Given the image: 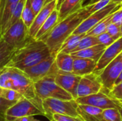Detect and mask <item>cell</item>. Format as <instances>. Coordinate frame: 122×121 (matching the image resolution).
<instances>
[{
  "label": "cell",
  "instance_id": "1",
  "mask_svg": "<svg viewBox=\"0 0 122 121\" xmlns=\"http://www.w3.org/2000/svg\"><path fill=\"white\" fill-rule=\"evenodd\" d=\"M90 15L91 14L87 7L81 8L59 21L53 29L41 39V41H44L47 45L52 56H56L64 41L72 34L79 25Z\"/></svg>",
  "mask_w": 122,
  "mask_h": 121
},
{
  "label": "cell",
  "instance_id": "2",
  "mask_svg": "<svg viewBox=\"0 0 122 121\" xmlns=\"http://www.w3.org/2000/svg\"><path fill=\"white\" fill-rule=\"evenodd\" d=\"M51 56V51L44 41L29 39L23 46L16 49L7 66L24 70L31 67Z\"/></svg>",
  "mask_w": 122,
  "mask_h": 121
},
{
  "label": "cell",
  "instance_id": "3",
  "mask_svg": "<svg viewBox=\"0 0 122 121\" xmlns=\"http://www.w3.org/2000/svg\"><path fill=\"white\" fill-rule=\"evenodd\" d=\"M0 86L16 91L29 100L42 103L36 95L34 83L19 68L7 66L1 68Z\"/></svg>",
  "mask_w": 122,
  "mask_h": 121
},
{
  "label": "cell",
  "instance_id": "4",
  "mask_svg": "<svg viewBox=\"0 0 122 121\" xmlns=\"http://www.w3.org/2000/svg\"><path fill=\"white\" fill-rule=\"evenodd\" d=\"M42 107L46 117L50 120L54 114H61L81 118L79 112V104L76 99L61 100L49 98L42 101Z\"/></svg>",
  "mask_w": 122,
  "mask_h": 121
},
{
  "label": "cell",
  "instance_id": "5",
  "mask_svg": "<svg viewBox=\"0 0 122 121\" xmlns=\"http://www.w3.org/2000/svg\"><path fill=\"white\" fill-rule=\"evenodd\" d=\"M34 116H45L42 103L23 98L6 109L4 118L5 121H9L16 118Z\"/></svg>",
  "mask_w": 122,
  "mask_h": 121
},
{
  "label": "cell",
  "instance_id": "6",
  "mask_svg": "<svg viewBox=\"0 0 122 121\" xmlns=\"http://www.w3.org/2000/svg\"><path fill=\"white\" fill-rule=\"evenodd\" d=\"M34 88L37 98L41 101L52 98L61 100H71L74 97L55 81L54 77H45L34 83Z\"/></svg>",
  "mask_w": 122,
  "mask_h": 121
},
{
  "label": "cell",
  "instance_id": "7",
  "mask_svg": "<svg viewBox=\"0 0 122 121\" xmlns=\"http://www.w3.org/2000/svg\"><path fill=\"white\" fill-rule=\"evenodd\" d=\"M122 72V52L98 74L102 85V91L108 93L115 86Z\"/></svg>",
  "mask_w": 122,
  "mask_h": 121
},
{
  "label": "cell",
  "instance_id": "8",
  "mask_svg": "<svg viewBox=\"0 0 122 121\" xmlns=\"http://www.w3.org/2000/svg\"><path fill=\"white\" fill-rule=\"evenodd\" d=\"M34 83L45 78L54 77L59 73L55 63V56H50L36 65L23 70Z\"/></svg>",
  "mask_w": 122,
  "mask_h": 121
},
{
  "label": "cell",
  "instance_id": "9",
  "mask_svg": "<svg viewBox=\"0 0 122 121\" xmlns=\"http://www.w3.org/2000/svg\"><path fill=\"white\" fill-rule=\"evenodd\" d=\"M0 36L5 42L16 49L23 46L29 39H31L29 35L28 28L21 19L6 29Z\"/></svg>",
  "mask_w": 122,
  "mask_h": 121
},
{
  "label": "cell",
  "instance_id": "10",
  "mask_svg": "<svg viewBox=\"0 0 122 121\" xmlns=\"http://www.w3.org/2000/svg\"><path fill=\"white\" fill-rule=\"evenodd\" d=\"M122 7L121 4L110 2L104 8L92 14L88 18L84 20L73 32L74 34H86L95 25L108 15L115 12Z\"/></svg>",
  "mask_w": 122,
  "mask_h": 121
},
{
  "label": "cell",
  "instance_id": "11",
  "mask_svg": "<svg viewBox=\"0 0 122 121\" xmlns=\"http://www.w3.org/2000/svg\"><path fill=\"white\" fill-rule=\"evenodd\" d=\"M76 101L78 104L90 105L99 108L102 110L119 108L121 106L118 101L102 91L90 96L77 98Z\"/></svg>",
  "mask_w": 122,
  "mask_h": 121
},
{
  "label": "cell",
  "instance_id": "12",
  "mask_svg": "<svg viewBox=\"0 0 122 121\" xmlns=\"http://www.w3.org/2000/svg\"><path fill=\"white\" fill-rule=\"evenodd\" d=\"M102 90V85L96 73L81 76L76 89V98L97 93Z\"/></svg>",
  "mask_w": 122,
  "mask_h": 121
},
{
  "label": "cell",
  "instance_id": "13",
  "mask_svg": "<svg viewBox=\"0 0 122 121\" xmlns=\"http://www.w3.org/2000/svg\"><path fill=\"white\" fill-rule=\"evenodd\" d=\"M81 76L73 73H59L55 76L56 83L66 91L69 93L74 99H76V89Z\"/></svg>",
  "mask_w": 122,
  "mask_h": 121
},
{
  "label": "cell",
  "instance_id": "14",
  "mask_svg": "<svg viewBox=\"0 0 122 121\" xmlns=\"http://www.w3.org/2000/svg\"><path fill=\"white\" fill-rule=\"evenodd\" d=\"M122 52V36L116 40L110 46H107L103 55L98 61L94 73L101 72L113 59Z\"/></svg>",
  "mask_w": 122,
  "mask_h": 121
},
{
  "label": "cell",
  "instance_id": "15",
  "mask_svg": "<svg viewBox=\"0 0 122 121\" xmlns=\"http://www.w3.org/2000/svg\"><path fill=\"white\" fill-rule=\"evenodd\" d=\"M56 4L57 0H54L46 4L41 9V10L36 15L33 23L29 28V35L31 38H35L36 33L38 32L41 26L43 25L44 21L49 16L51 12L55 9H56Z\"/></svg>",
  "mask_w": 122,
  "mask_h": 121
},
{
  "label": "cell",
  "instance_id": "16",
  "mask_svg": "<svg viewBox=\"0 0 122 121\" xmlns=\"http://www.w3.org/2000/svg\"><path fill=\"white\" fill-rule=\"evenodd\" d=\"M97 62L93 59L74 56L73 73L83 76L94 72Z\"/></svg>",
  "mask_w": 122,
  "mask_h": 121
},
{
  "label": "cell",
  "instance_id": "17",
  "mask_svg": "<svg viewBox=\"0 0 122 121\" xmlns=\"http://www.w3.org/2000/svg\"><path fill=\"white\" fill-rule=\"evenodd\" d=\"M106 48H107L106 46L99 44L95 45L94 46L71 53L70 54H71L73 56H75V57L86 58L93 59L95 61L98 62V61L100 59V58L103 55L104 52L105 51Z\"/></svg>",
  "mask_w": 122,
  "mask_h": 121
},
{
  "label": "cell",
  "instance_id": "18",
  "mask_svg": "<svg viewBox=\"0 0 122 121\" xmlns=\"http://www.w3.org/2000/svg\"><path fill=\"white\" fill-rule=\"evenodd\" d=\"M19 0H3L0 8V35Z\"/></svg>",
  "mask_w": 122,
  "mask_h": 121
},
{
  "label": "cell",
  "instance_id": "19",
  "mask_svg": "<svg viewBox=\"0 0 122 121\" xmlns=\"http://www.w3.org/2000/svg\"><path fill=\"white\" fill-rule=\"evenodd\" d=\"M59 23V11L55 9L44 21L35 36V39L41 40Z\"/></svg>",
  "mask_w": 122,
  "mask_h": 121
},
{
  "label": "cell",
  "instance_id": "20",
  "mask_svg": "<svg viewBox=\"0 0 122 121\" xmlns=\"http://www.w3.org/2000/svg\"><path fill=\"white\" fill-rule=\"evenodd\" d=\"M55 63L61 72L73 73L74 56L71 54L59 51L55 56Z\"/></svg>",
  "mask_w": 122,
  "mask_h": 121
},
{
  "label": "cell",
  "instance_id": "21",
  "mask_svg": "<svg viewBox=\"0 0 122 121\" xmlns=\"http://www.w3.org/2000/svg\"><path fill=\"white\" fill-rule=\"evenodd\" d=\"M81 0H64L58 9L59 22L80 9L81 8Z\"/></svg>",
  "mask_w": 122,
  "mask_h": 121
},
{
  "label": "cell",
  "instance_id": "22",
  "mask_svg": "<svg viewBox=\"0 0 122 121\" xmlns=\"http://www.w3.org/2000/svg\"><path fill=\"white\" fill-rule=\"evenodd\" d=\"M16 48L8 44L0 36V68L6 66L11 59Z\"/></svg>",
  "mask_w": 122,
  "mask_h": 121
},
{
  "label": "cell",
  "instance_id": "23",
  "mask_svg": "<svg viewBox=\"0 0 122 121\" xmlns=\"http://www.w3.org/2000/svg\"><path fill=\"white\" fill-rule=\"evenodd\" d=\"M86 34H71L63 43L59 51L66 53H71L78 46L81 39Z\"/></svg>",
  "mask_w": 122,
  "mask_h": 121
},
{
  "label": "cell",
  "instance_id": "24",
  "mask_svg": "<svg viewBox=\"0 0 122 121\" xmlns=\"http://www.w3.org/2000/svg\"><path fill=\"white\" fill-rule=\"evenodd\" d=\"M114 13L108 15L107 16L104 18L102 20H101L97 25H95L90 31H89L86 33V35L97 36L100 35L101 34L107 31L108 25L112 22V15Z\"/></svg>",
  "mask_w": 122,
  "mask_h": 121
},
{
  "label": "cell",
  "instance_id": "25",
  "mask_svg": "<svg viewBox=\"0 0 122 121\" xmlns=\"http://www.w3.org/2000/svg\"><path fill=\"white\" fill-rule=\"evenodd\" d=\"M36 14H34L32 8H31V1L30 0H26L21 16V19L23 21V22L24 23V24L26 26V27L29 28L31 26V24L33 23L34 19H35Z\"/></svg>",
  "mask_w": 122,
  "mask_h": 121
},
{
  "label": "cell",
  "instance_id": "26",
  "mask_svg": "<svg viewBox=\"0 0 122 121\" xmlns=\"http://www.w3.org/2000/svg\"><path fill=\"white\" fill-rule=\"evenodd\" d=\"M26 0H19V1L18 2L16 8L14 9L12 14H11V18L9 19V20L8 21L7 24H6L0 36H1L5 31L6 29H8L11 25H13L14 23H16L19 19H21V14H22V11H23V9H24V5H25V3H26Z\"/></svg>",
  "mask_w": 122,
  "mask_h": 121
},
{
  "label": "cell",
  "instance_id": "27",
  "mask_svg": "<svg viewBox=\"0 0 122 121\" xmlns=\"http://www.w3.org/2000/svg\"><path fill=\"white\" fill-rule=\"evenodd\" d=\"M99 44L100 43L97 39V36H89V35L86 34V36H84L81 39V40L79 41L78 46H76V48L74 50V51L72 53L80 51V50H83V49H85V48H89L92 46H94Z\"/></svg>",
  "mask_w": 122,
  "mask_h": 121
},
{
  "label": "cell",
  "instance_id": "28",
  "mask_svg": "<svg viewBox=\"0 0 122 121\" xmlns=\"http://www.w3.org/2000/svg\"><path fill=\"white\" fill-rule=\"evenodd\" d=\"M102 120V121H122L119 108H114L103 110Z\"/></svg>",
  "mask_w": 122,
  "mask_h": 121
},
{
  "label": "cell",
  "instance_id": "29",
  "mask_svg": "<svg viewBox=\"0 0 122 121\" xmlns=\"http://www.w3.org/2000/svg\"><path fill=\"white\" fill-rule=\"evenodd\" d=\"M107 94L122 106V81L116 84Z\"/></svg>",
  "mask_w": 122,
  "mask_h": 121
},
{
  "label": "cell",
  "instance_id": "30",
  "mask_svg": "<svg viewBox=\"0 0 122 121\" xmlns=\"http://www.w3.org/2000/svg\"><path fill=\"white\" fill-rule=\"evenodd\" d=\"M107 31L114 38L115 41L119 39L120 37L122 36L121 34V26L115 24H113L112 22L108 25Z\"/></svg>",
  "mask_w": 122,
  "mask_h": 121
},
{
  "label": "cell",
  "instance_id": "31",
  "mask_svg": "<svg viewBox=\"0 0 122 121\" xmlns=\"http://www.w3.org/2000/svg\"><path fill=\"white\" fill-rule=\"evenodd\" d=\"M111 2V0H100L93 4H91L88 6H86L90 12V14H93L103 8H104L105 6H107L109 3Z\"/></svg>",
  "mask_w": 122,
  "mask_h": 121
},
{
  "label": "cell",
  "instance_id": "32",
  "mask_svg": "<svg viewBox=\"0 0 122 121\" xmlns=\"http://www.w3.org/2000/svg\"><path fill=\"white\" fill-rule=\"evenodd\" d=\"M97 39L101 44H103L107 47L110 46L112 44H113L115 41L114 38L107 31H105L101 34L100 35L97 36Z\"/></svg>",
  "mask_w": 122,
  "mask_h": 121
},
{
  "label": "cell",
  "instance_id": "33",
  "mask_svg": "<svg viewBox=\"0 0 122 121\" xmlns=\"http://www.w3.org/2000/svg\"><path fill=\"white\" fill-rule=\"evenodd\" d=\"M51 120H54L55 121H83L81 118H79L61 114H54Z\"/></svg>",
  "mask_w": 122,
  "mask_h": 121
},
{
  "label": "cell",
  "instance_id": "34",
  "mask_svg": "<svg viewBox=\"0 0 122 121\" xmlns=\"http://www.w3.org/2000/svg\"><path fill=\"white\" fill-rule=\"evenodd\" d=\"M30 1H31V8L34 14L36 15L45 5L46 0H30Z\"/></svg>",
  "mask_w": 122,
  "mask_h": 121
},
{
  "label": "cell",
  "instance_id": "35",
  "mask_svg": "<svg viewBox=\"0 0 122 121\" xmlns=\"http://www.w3.org/2000/svg\"><path fill=\"white\" fill-rule=\"evenodd\" d=\"M14 103L16 102L10 101H8L6 99H4L0 97V116H4V113L6 111V109L9 108L10 106H11Z\"/></svg>",
  "mask_w": 122,
  "mask_h": 121
},
{
  "label": "cell",
  "instance_id": "36",
  "mask_svg": "<svg viewBox=\"0 0 122 121\" xmlns=\"http://www.w3.org/2000/svg\"><path fill=\"white\" fill-rule=\"evenodd\" d=\"M112 23L115 24L119 26L122 25V7H121L119 9L116 11L112 18Z\"/></svg>",
  "mask_w": 122,
  "mask_h": 121
},
{
  "label": "cell",
  "instance_id": "37",
  "mask_svg": "<svg viewBox=\"0 0 122 121\" xmlns=\"http://www.w3.org/2000/svg\"><path fill=\"white\" fill-rule=\"evenodd\" d=\"M34 116H25V117H20L12 119L9 121H32L34 119Z\"/></svg>",
  "mask_w": 122,
  "mask_h": 121
},
{
  "label": "cell",
  "instance_id": "38",
  "mask_svg": "<svg viewBox=\"0 0 122 121\" xmlns=\"http://www.w3.org/2000/svg\"><path fill=\"white\" fill-rule=\"evenodd\" d=\"M91 1L92 0H81V8H84V7L88 6L91 2Z\"/></svg>",
  "mask_w": 122,
  "mask_h": 121
},
{
  "label": "cell",
  "instance_id": "39",
  "mask_svg": "<svg viewBox=\"0 0 122 121\" xmlns=\"http://www.w3.org/2000/svg\"><path fill=\"white\" fill-rule=\"evenodd\" d=\"M64 1V0H57V4H56V9H57V10L59 9V8L61 4Z\"/></svg>",
  "mask_w": 122,
  "mask_h": 121
},
{
  "label": "cell",
  "instance_id": "40",
  "mask_svg": "<svg viewBox=\"0 0 122 121\" xmlns=\"http://www.w3.org/2000/svg\"><path fill=\"white\" fill-rule=\"evenodd\" d=\"M122 73H121V75L119 76V77L118 78L117 81H116L115 85H116V84H117V83H120V82H122Z\"/></svg>",
  "mask_w": 122,
  "mask_h": 121
},
{
  "label": "cell",
  "instance_id": "41",
  "mask_svg": "<svg viewBox=\"0 0 122 121\" xmlns=\"http://www.w3.org/2000/svg\"><path fill=\"white\" fill-rule=\"evenodd\" d=\"M111 2H113L117 4H121L122 3V0H111Z\"/></svg>",
  "mask_w": 122,
  "mask_h": 121
},
{
  "label": "cell",
  "instance_id": "42",
  "mask_svg": "<svg viewBox=\"0 0 122 121\" xmlns=\"http://www.w3.org/2000/svg\"><path fill=\"white\" fill-rule=\"evenodd\" d=\"M119 112H120V114H121V116H122V106H120L119 108Z\"/></svg>",
  "mask_w": 122,
  "mask_h": 121
},
{
  "label": "cell",
  "instance_id": "43",
  "mask_svg": "<svg viewBox=\"0 0 122 121\" xmlns=\"http://www.w3.org/2000/svg\"><path fill=\"white\" fill-rule=\"evenodd\" d=\"M100 1V0H92L91 2H90V4H89V5L93 4H94V3H96V2H97V1Z\"/></svg>",
  "mask_w": 122,
  "mask_h": 121
},
{
  "label": "cell",
  "instance_id": "44",
  "mask_svg": "<svg viewBox=\"0 0 122 121\" xmlns=\"http://www.w3.org/2000/svg\"><path fill=\"white\" fill-rule=\"evenodd\" d=\"M3 90H4V88L3 87H1L0 86V97L1 98V95H2V93H3Z\"/></svg>",
  "mask_w": 122,
  "mask_h": 121
},
{
  "label": "cell",
  "instance_id": "45",
  "mask_svg": "<svg viewBox=\"0 0 122 121\" xmlns=\"http://www.w3.org/2000/svg\"><path fill=\"white\" fill-rule=\"evenodd\" d=\"M54 1V0H46V1H45V4H47V3H49V2H51V1Z\"/></svg>",
  "mask_w": 122,
  "mask_h": 121
},
{
  "label": "cell",
  "instance_id": "46",
  "mask_svg": "<svg viewBox=\"0 0 122 121\" xmlns=\"http://www.w3.org/2000/svg\"><path fill=\"white\" fill-rule=\"evenodd\" d=\"M2 1H3V0H0V8H1V4H2Z\"/></svg>",
  "mask_w": 122,
  "mask_h": 121
},
{
  "label": "cell",
  "instance_id": "47",
  "mask_svg": "<svg viewBox=\"0 0 122 121\" xmlns=\"http://www.w3.org/2000/svg\"><path fill=\"white\" fill-rule=\"evenodd\" d=\"M32 121H39V120H37V119H36V118H34Z\"/></svg>",
  "mask_w": 122,
  "mask_h": 121
},
{
  "label": "cell",
  "instance_id": "48",
  "mask_svg": "<svg viewBox=\"0 0 122 121\" xmlns=\"http://www.w3.org/2000/svg\"><path fill=\"white\" fill-rule=\"evenodd\" d=\"M121 34H122V25L121 26Z\"/></svg>",
  "mask_w": 122,
  "mask_h": 121
},
{
  "label": "cell",
  "instance_id": "49",
  "mask_svg": "<svg viewBox=\"0 0 122 121\" xmlns=\"http://www.w3.org/2000/svg\"><path fill=\"white\" fill-rule=\"evenodd\" d=\"M50 121H54V120H50Z\"/></svg>",
  "mask_w": 122,
  "mask_h": 121
},
{
  "label": "cell",
  "instance_id": "50",
  "mask_svg": "<svg viewBox=\"0 0 122 121\" xmlns=\"http://www.w3.org/2000/svg\"><path fill=\"white\" fill-rule=\"evenodd\" d=\"M121 5H122V4H121Z\"/></svg>",
  "mask_w": 122,
  "mask_h": 121
}]
</instances>
